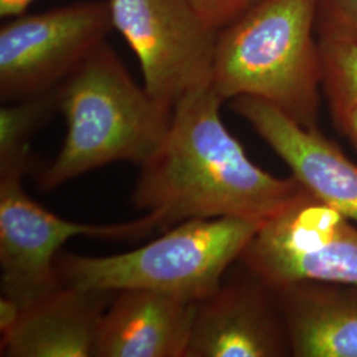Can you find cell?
Wrapping results in <instances>:
<instances>
[{"label":"cell","mask_w":357,"mask_h":357,"mask_svg":"<svg viewBox=\"0 0 357 357\" xmlns=\"http://www.w3.org/2000/svg\"><path fill=\"white\" fill-rule=\"evenodd\" d=\"M224 100L212 85L174 107L166 138L141 166L132 202L162 216L166 230L191 218L234 217L264 222L303 187L255 166L221 119Z\"/></svg>","instance_id":"obj_1"},{"label":"cell","mask_w":357,"mask_h":357,"mask_svg":"<svg viewBox=\"0 0 357 357\" xmlns=\"http://www.w3.org/2000/svg\"><path fill=\"white\" fill-rule=\"evenodd\" d=\"M57 102L66 135L38 175L44 191L116 162L142 166L166 138L174 112L132 79L106 43L65 78Z\"/></svg>","instance_id":"obj_2"},{"label":"cell","mask_w":357,"mask_h":357,"mask_svg":"<svg viewBox=\"0 0 357 357\" xmlns=\"http://www.w3.org/2000/svg\"><path fill=\"white\" fill-rule=\"evenodd\" d=\"M318 0H261L217 35L212 88L274 105L295 122L318 123L321 57Z\"/></svg>","instance_id":"obj_3"},{"label":"cell","mask_w":357,"mask_h":357,"mask_svg":"<svg viewBox=\"0 0 357 357\" xmlns=\"http://www.w3.org/2000/svg\"><path fill=\"white\" fill-rule=\"evenodd\" d=\"M261 224L234 217L191 218L126 253L59 255L56 268L64 284L79 290L144 289L199 303L216 291Z\"/></svg>","instance_id":"obj_4"},{"label":"cell","mask_w":357,"mask_h":357,"mask_svg":"<svg viewBox=\"0 0 357 357\" xmlns=\"http://www.w3.org/2000/svg\"><path fill=\"white\" fill-rule=\"evenodd\" d=\"M24 174L0 175V289L1 296L20 307L64 286L56 259L75 237L138 240L160 229L162 216L116 224H85L65 220L32 200L23 187Z\"/></svg>","instance_id":"obj_5"},{"label":"cell","mask_w":357,"mask_h":357,"mask_svg":"<svg viewBox=\"0 0 357 357\" xmlns=\"http://www.w3.org/2000/svg\"><path fill=\"white\" fill-rule=\"evenodd\" d=\"M355 224L303 188L261 224L238 261L270 290L299 282L357 284Z\"/></svg>","instance_id":"obj_6"},{"label":"cell","mask_w":357,"mask_h":357,"mask_svg":"<svg viewBox=\"0 0 357 357\" xmlns=\"http://www.w3.org/2000/svg\"><path fill=\"white\" fill-rule=\"evenodd\" d=\"M113 26L137 54L143 86L174 110L212 85L217 35L185 0H109Z\"/></svg>","instance_id":"obj_7"},{"label":"cell","mask_w":357,"mask_h":357,"mask_svg":"<svg viewBox=\"0 0 357 357\" xmlns=\"http://www.w3.org/2000/svg\"><path fill=\"white\" fill-rule=\"evenodd\" d=\"M114 29L109 3L84 1L10 19L0 28V98L57 89Z\"/></svg>","instance_id":"obj_8"},{"label":"cell","mask_w":357,"mask_h":357,"mask_svg":"<svg viewBox=\"0 0 357 357\" xmlns=\"http://www.w3.org/2000/svg\"><path fill=\"white\" fill-rule=\"evenodd\" d=\"M284 356H291V348L280 308L252 273L221 282L197 303L185 357Z\"/></svg>","instance_id":"obj_9"},{"label":"cell","mask_w":357,"mask_h":357,"mask_svg":"<svg viewBox=\"0 0 357 357\" xmlns=\"http://www.w3.org/2000/svg\"><path fill=\"white\" fill-rule=\"evenodd\" d=\"M231 109L255 128L307 192L357 224V165L318 126L306 128L274 105L241 96Z\"/></svg>","instance_id":"obj_10"},{"label":"cell","mask_w":357,"mask_h":357,"mask_svg":"<svg viewBox=\"0 0 357 357\" xmlns=\"http://www.w3.org/2000/svg\"><path fill=\"white\" fill-rule=\"evenodd\" d=\"M115 291L79 290L64 284L22 307L1 333L4 357H94L100 324Z\"/></svg>","instance_id":"obj_11"},{"label":"cell","mask_w":357,"mask_h":357,"mask_svg":"<svg viewBox=\"0 0 357 357\" xmlns=\"http://www.w3.org/2000/svg\"><path fill=\"white\" fill-rule=\"evenodd\" d=\"M94 357H185L197 302L144 289L116 291Z\"/></svg>","instance_id":"obj_12"},{"label":"cell","mask_w":357,"mask_h":357,"mask_svg":"<svg viewBox=\"0 0 357 357\" xmlns=\"http://www.w3.org/2000/svg\"><path fill=\"white\" fill-rule=\"evenodd\" d=\"M271 291L291 356L357 357V284L299 282Z\"/></svg>","instance_id":"obj_13"},{"label":"cell","mask_w":357,"mask_h":357,"mask_svg":"<svg viewBox=\"0 0 357 357\" xmlns=\"http://www.w3.org/2000/svg\"><path fill=\"white\" fill-rule=\"evenodd\" d=\"M59 110L57 89L24 100L6 102L0 109V175L29 169V141Z\"/></svg>","instance_id":"obj_14"},{"label":"cell","mask_w":357,"mask_h":357,"mask_svg":"<svg viewBox=\"0 0 357 357\" xmlns=\"http://www.w3.org/2000/svg\"><path fill=\"white\" fill-rule=\"evenodd\" d=\"M321 57V89L328 101L356 100L357 47L326 35H318Z\"/></svg>","instance_id":"obj_15"},{"label":"cell","mask_w":357,"mask_h":357,"mask_svg":"<svg viewBox=\"0 0 357 357\" xmlns=\"http://www.w3.org/2000/svg\"><path fill=\"white\" fill-rule=\"evenodd\" d=\"M317 32L357 47V0H318Z\"/></svg>","instance_id":"obj_16"},{"label":"cell","mask_w":357,"mask_h":357,"mask_svg":"<svg viewBox=\"0 0 357 357\" xmlns=\"http://www.w3.org/2000/svg\"><path fill=\"white\" fill-rule=\"evenodd\" d=\"M216 32L237 22L261 0H185Z\"/></svg>","instance_id":"obj_17"},{"label":"cell","mask_w":357,"mask_h":357,"mask_svg":"<svg viewBox=\"0 0 357 357\" xmlns=\"http://www.w3.org/2000/svg\"><path fill=\"white\" fill-rule=\"evenodd\" d=\"M333 121L337 128L357 150V101L356 100H335L328 101Z\"/></svg>","instance_id":"obj_18"},{"label":"cell","mask_w":357,"mask_h":357,"mask_svg":"<svg viewBox=\"0 0 357 357\" xmlns=\"http://www.w3.org/2000/svg\"><path fill=\"white\" fill-rule=\"evenodd\" d=\"M33 1L35 0H0V16L3 19L22 16Z\"/></svg>","instance_id":"obj_19"}]
</instances>
